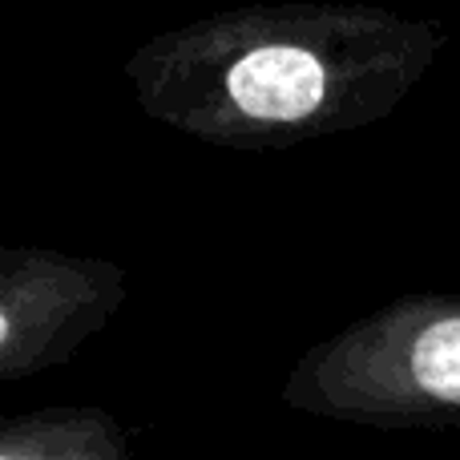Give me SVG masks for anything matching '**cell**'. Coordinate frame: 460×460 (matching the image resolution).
Segmentation results:
<instances>
[{
    "instance_id": "3",
    "label": "cell",
    "mask_w": 460,
    "mask_h": 460,
    "mask_svg": "<svg viewBox=\"0 0 460 460\" xmlns=\"http://www.w3.org/2000/svg\"><path fill=\"white\" fill-rule=\"evenodd\" d=\"M126 299L129 275L113 259L0 246V384L69 364Z\"/></svg>"
},
{
    "instance_id": "4",
    "label": "cell",
    "mask_w": 460,
    "mask_h": 460,
    "mask_svg": "<svg viewBox=\"0 0 460 460\" xmlns=\"http://www.w3.org/2000/svg\"><path fill=\"white\" fill-rule=\"evenodd\" d=\"M0 460H146L129 429L97 404L0 416Z\"/></svg>"
},
{
    "instance_id": "2",
    "label": "cell",
    "mask_w": 460,
    "mask_h": 460,
    "mask_svg": "<svg viewBox=\"0 0 460 460\" xmlns=\"http://www.w3.org/2000/svg\"><path fill=\"white\" fill-rule=\"evenodd\" d=\"M283 408L359 429H460V291H424L311 343Z\"/></svg>"
},
{
    "instance_id": "1",
    "label": "cell",
    "mask_w": 460,
    "mask_h": 460,
    "mask_svg": "<svg viewBox=\"0 0 460 460\" xmlns=\"http://www.w3.org/2000/svg\"><path fill=\"white\" fill-rule=\"evenodd\" d=\"M448 32L384 4H234L154 32L126 57L150 121L218 150L356 134L408 102Z\"/></svg>"
}]
</instances>
